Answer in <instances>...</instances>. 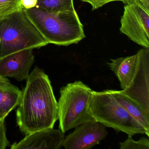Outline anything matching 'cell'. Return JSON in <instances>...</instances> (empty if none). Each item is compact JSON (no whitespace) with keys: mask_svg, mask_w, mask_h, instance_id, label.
<instances>
[{"mask_svg":"<svg viewBox=\"0 0 149 149\" xmlns=\"http://www.w3.org/2000/svg\"><path fill=\"white\" fill-rule=\"evenodd\" d=\"M26 81L16 115L17 125L26 135L53 128L58 119V102L48 76L36 67Z\"/></svg>","mask_w":149,"mask_h":149,"instance_id":"cell-1","label":"cell"},{"mask_svg":"<svg viewBox=\"0 0 149 149\" xmlns=\"http://www.w3.org/2000/svg\"><path fill=\"white\" fill-rule=\"evenodd\" d=\"M23 11L48 44L67 46L85 37L76 10L52 13L35 7Z\"/></svg>","mask_w":149,"mask_h":149,"instance_id":"cell-2","label":"cell"},{"mask_svg":"<svg viewBox=\"0 0 149 149\" xmlns=\"http://www.w3.org/2000/svg\"><path fill=\"white\" fill-rule=\"evenodd\" d=\"M23 9L0 21V59L27 49L47 45Z\"/></svg>","mask_w":149,"mask_h":149,"instance_id":"cell-3","label":"cell"},{"mask_svg":"<svg viewBox=\"0 0 149 149\" xmlns=\"http://www.w3.org/2000/svg\"><path fill=\"white\" fill-rule=\"evenodd\" d=\"M94 91L80 81L61 88L58 102L60 130L65 133L79 125L94 121L90 103Z\"/></svg>","mask_w":149,"mask_h":149,"instance_id":"cell-4","label":"cell"},{"mask_svg":"<svg viewBox=\"0 0 149 149\" xmlns=\"http://www.w3.org/2000/svg\"><path fill=\"white\" fill-rule=\"evenodd\" d=\"M91 115L95 121L116 131L123 132L128 136L147 132L116 100L110 90L101 92L94 91L90 103Z\"/></svg>","mask_w":149,"mask_h":149,"instance_id":"cell-5","label":"cell"},{"mask_svg":"<svg viewBox=\"0 0 149 149\" xmlns=\"http://www.w3.org/2000/svg\"><path fill=\"white\" fill-rule=\"evenodd\" d=\"M120 30L130 40L149 49V10L138 0L125 5Z\"/></svg>","mask_w":149,"mask_h":149,"instance_id":"cell-6","label":"cell"},{"mask_svg":"<svg viewBox=\"0 0 149 149\" xmlns=\"http://www.w3.org/2000/svg\"><path fill=\"white\" fill-rule=\"evenodd\" d=\"M106 127L95 120L83 123L64 138L63 146L66 149L92 148L105 138L108 134Z\"/></svg>","mask_w":149,"mask_h":149,"instance_id":"cell-7","label":"cell"},{"mask_svg":"<svg viewBox=\"0 0 149 149\" xmlns=\"http://www.w3.org/2000/svg\"><path fill=\"white\" fill-rule=\"evenodd\" d=\"M33 49H23L0 59V75L18 81L27 80L35 61Z\"/></svg>","mask_w":149,"mask_h":149,"instance_id":"cell-8","label":"cell"},{"mask_svg":"<svg viewBox=\"0 0 149 149\" xmlns=\"http://www.w3.org/2000/svg\"><path fill=\"white\" fill-rule=\"evenodd\" d=\"M137 53L139 58L137 72L131 88L124 93L149 112V49L143 48Z\"/></svg>","mask_w":149,"mask_h":149,"instance_id":"cell-9","label":"cell"},{"mask_svg":"<svg viewBox=\"0 0 149 149\" xmlns=\"http://www.w3.org/2000/svg\"><path fill=\"white\" fill-rule=\"evenodd\" d=\"M64 138L60 129H43L26 135L21 141L12 145L11 149H60Z\"/></svg>","mask_w":149,"mask_h":149,"instance_id":"cell-10","label":"cell"},{"mask_svg":"<svg viewBox=\"0 0 149 149\" xmlns=\"http://www.w3.org/2000/svg\"><path fill=\"white\" fill-rule=\"evenodd\" d=\"M139 63V55L111 59L107 63L120 83L122 91L125 93L131 88Z\"/></svg>","mask_w":149,"mask_h":149,"instance_id":"cell-11","label":"cell"},{"mask_svg":"<svg viewBox=\"0 0 149 149\" xmlns=\"http://www.w3.org/2000/svg\"><path fill=\"white\" fill-rule=\"evenodd\" d=\"M110 91L116 100L143 127L149 137V112L122 90H110Z\"/></svg>","mask_w":149,"mask_h":149,"instance_id":"cell-12","label":"cell"},{"mask_svg":"<svg viewBox=\"0 0 149 149\" xmlns=\"http://www.w3.org/2000/svg\"><path fill=\"white\" fill-rule=\"evenodd\" d=\"M21 95V91L10 82H0V120H5L18 106Z\"/></svg>","mask_w":149,"mask_h":149,"instance_id":"cell-13","label":"cell"},{"mask_svg":"<svg viewBox=\"0 0 149 149\" xmlns=\"http://www.w3.org/2000/svg\"><path fill=\"white\" fill-rule=\"evenodd\" d=\"M36 7L52 13L75 10L73 0H38Z\"/></svg>","mask_w":149,"mask_h":149,"instance_id":"cell-14","label":"cell"},{"mask_svg":"<svg viewBox=\"0 0 149 149\" xmlns=\"http://www.w3.org/2000/svg\"><path fill=\"white\" fill-rule=\"evenodd\" d=\"M22 10L21 0H0V21Z\"/></svg>","mask_w":149,"mask_h":149,"instance_id":"cell-15","label":"cell"},{"mask_svg":"<svg viewBox=\"0 0 149 149\" xmlns=\"http://www.w3.org/2000/svg\"><path fill=\"white\" fill-rule=\"evenodd\" d=\"M119 145L121 149H149V140L143 137L138 141H134L132 136H128L127 139Z\"/></svg>","mask_w":149,"mask_h":149,"instance_id":"cell-16","label":"cell"},{"mask_svg":"<svg viewBox=\"0 0 149 149\" xmlns=\"http://www.w3.org/2000/svg\"><path fill=\"white\" fill-rule=\"evenodd\" d=\"M83 2H87L91 5L92 10L98 9L107 3L112 1H122L124 4L126 5L130 3L132 0H81Z\"/></svg>","mask_w":149,"mask_h":149,"instance_id":"cell-17","label":"cell"},{"mask_svg":"<svg viewBox=\"0 0 149 149\" xmlns=\"http://www.w3.org/2000/svg\"><path fill=\"white\" fill-rule=\"evenodd\" d=\"M9 145L6 134L5 120H0V149H5Z\"/></svg>","mask_w":149,"mask_h":149,"instance_id":"cell-18","label":"cell"},{"mask_svg":"<svg viewBox=\"0 0 149 149\" xmlns=\"http://www.w3.org/2000/svg\"><path fill=\"white\" fill-rule=\"evenodd\" d=\"M38 0H21L23 9H29L36 7Z\"/></svg>","mask_w":149,"mask_h":149,"instance_id":"cell-19","label":"cell"},{"mask_svg":"<svg viewBox=\"0 0 149 149\" xmlns=\"http://www.w3.org/2000/svg\"><path fill=\"white\" fill-rule=\"evenodd\" d=\"M146 9L149 10V0H138Z\"/></svg>","mask_w":149,"mask_h":149,"instance_id":"cell-20","label":"cell"},{"mask_svg":"<svg viewBox=\"0 0 149 149\" xmlns=\"http://www.w3.org/2000/svg\"><path fill=\"white\" fill-rule=\"evenodd\" d=\"M10 82L7 77H4L0 75V82Z\"/></svg>","mask_w":149,"mask_h":149,"instance_id":"cell-21","label":"cell"}]
</instances>
